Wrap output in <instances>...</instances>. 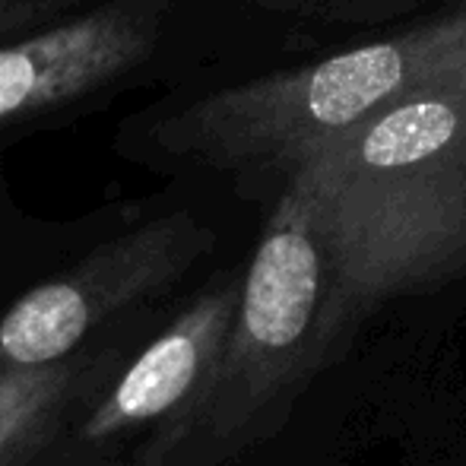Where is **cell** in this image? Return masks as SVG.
Here are the masks:
<instances>
[{
	"instance_id": "cell-1",
	"label": "cell",
	"mask_w": 466,
	"mask_h": 466,
	"mask_svg": "<svg viewBox=\"0 0 466 466\" xmlns=\"http://www.w3.org/2000/svg\"><path fill=\"white\" fill-rule=\"evenodd\" d=\"M277 185L301 194L327 264L333 362L384 301L466 277V93H425L305 147Z\"/></svg>"
},
{
	"instance_id": "cell-2",
	"label": "cell",
	"mask_w": 466,
	"mask_h": 466,
	"mask_svg": "<svg viewBox=\"0 0 466 466\" xmlns=\"http://www.w3.org/2000/svg\"><path fill=\"white\" fill-rule=\"evenodd\" d=\"M425 93H466V0L387 38L197 98L162 127L172 153L277 181L311 143Z\"/></svg>"
},
{
	"instance_id": "cell-3",
	"label": "cell",
	"mask_w": 466,
	"mask_h": 466,
	"mask_svg": "<svg viewBox=\"0 0 466 466\" xmlns=\"http://www.w3.org/2000/svg\"><path fill=\"white\" fill-rule=\"evenodd\" d=\"M324 289V248L311 213L299 190L279 185L213 371L185 410L143 441L137 466H222L270 435L327 365Z\"/></svg>"
},
{
	"instance_id": "cell-4",
	"label": "cell",
	"mask_w": 466,
	"mask_h": 466,
	"mask_svg": "<svg viewBox=\"0 0 466 466\" xmlns=\"http://www.w3.org/2000/svg\"><path fill=\"white\" fill-rule=\"evenodd\" d=\"M209 248L213 232L190 213L159 216L98 245L0 318V374L70 359L111 318L172 289Z\"/></svg>"
},
{
	"instance_id": "cell-5",
	"label": "cell",
	"mask_w": 466,
	"mask_h": 466,
	"mask_svg": "<svg viewBox=\"0 0 466 466\" xmlns=\"http://www.w3.org/2000/svg\"><path fill=\"white\" fill-rule=\"evenodd\" d=\"M168 0H108L23 42L0 45V127L80 102L153 55Z\"/></svg>"
},
{
	"instance_id": "cell-6",
	"label": "cell",
	"mask_w": 466,
	"mask_h": 466,
	"mask_svg": "<svg viewBox=\"0 0 466 466\" xmlns=\"http://www.w3.org/2000/svg\"><path fill=\"white\" fill-rule=\"evenodd\" d=\"M241 277H222L127 365L93 406H86L76 441L111 444L147 425H166L197 397L222 352L235 311Z\"/></svg>"
},
{
	"instance_id": "cell-7",
	"label": "cell",
	"mask_w": 466,
	"mask_h": 466,
	"mask_svg": "<svg viewBox=\"0 0 466 466\" xmlns=\"http://www.w3.org/2000/svg\"><path fill=\"white\" fill-rule=\"evenodd\" d=\"M108 369L102 356H70L0 374V466H23L55 438L61 422L89 397Z\"/></svg>"
},
{
	"instance_id": "cell-8",
	"label": "cell",
	"mask_w": 466,
	"mask_h": 466,
	"mask_svg": "<svg viewBox=\"0 0 466 466\" xmlns=\"http://www.w3.org/2000/svg\"><path fill=\"white\" fill-rule=\"evenodd\" d=\"M42 4L45 0H0V38L29 23L42 10Z\"/></svg>"
},
{
	"instance_id": "cell-9",
	"label": "cell",
	"mask_w": 466,
	"mask_h": 466,
	"mask_svg": "<svg viewBox=\"0 0 466 466\" xmlns=\"http://www.w3.org/2000/svg\"><path fill=\"white\" fill-rule=\"evenodd\" d=\"M254 4H258V6H264V10H267V6H273V4H279V0H254Z\"/></svg>"
}]
</instances>
